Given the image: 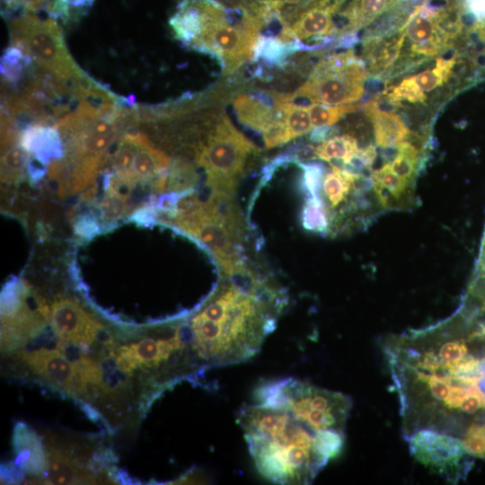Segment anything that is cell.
Wrapping results in <instances>:
<instances>
[{
  "instance_id": "cell-21",
  "label": "cell",
  "mask_w": 485,
  "mask_h": 485,
  "mask_svg": "<svg viewBox=\"0 0 485 485\" xmlns=\"http://www.w3.org/2000/svg\"><path fill=\"white\" fill-rule=\"evenodd\" d=\"M458 55V51L455 50L448 57H438L434 68L424 70L416 75L414 78L421 90L423 92H429L446 83L452 75V71L457 62Z\"/></svg>"
},
{
  "instance_id": "cell-5",
  "label": "cell",
  "mask_w": 485,
  "mask_h": 485,
  "mask_svg": "<svg viewBox=\"0 0 485 485\" xmlns=\"http://www.w3.org/2000/svg\"><path fill=\"white\" fill-rule=\"evenodd\" d=\"M367 75L366 61L352 50L331 54L314 66L290 99L304 98L326 105L352 103L362 98Z\"/></svg>"
},
{
  "instance_id": "cell-14",
  "label": "cell",
  "mask_w": 485,
  "mask_h": 485,
  "mask_svg": "<svg viewBox=\"0 0 485 485\" xmlns=\"http://www.w3.org/2000/svg\"><path fill=\"white\" fill-rule=\"evenodd\" d=\"M170 163V158L154 148L144 134L136 133V150L132 164L135 181L159 177Z\"/></svg>"
},
{
  "instance_id": "cell-28",
  "label": "cell",
  "mask_w": 485,
  "mask_h": 485,
  "mask_svg": "<svg viewBox=\"0 0 485 485\" xmlns=\"http://www.w3.org/2000/svg\"><path fill=\"white\" fill-rule=\"evenodd\" d=\"M169 187L172 190H183L196 181L194 168L184 161H175L170 171Z\"/></svg>"
},
{
  "instance_id": "cell-22",
  "label": "cell",
  "mask_w": 485,
  "mask_h": 485,
  "mask_svg": "<svg viewBox=\"0 0 485 485\" xmlns=\"http://www.w3.org/2000/svg\"><path fill=\"white\" fill-rule=\"evenodd\" d=\"M360 108V102L342 105H326L312 102L307 106L313 128L331 126L344 116L359 110Z\"/></svg>"
},
{
  "instance_id": "cell-24",
  "label": "cell",
  "mask_w": 485,
  "mask_h": 485,
  "mask_svg": "<svg viewBox=\"0 0 485 485\" xmlns=\"http://www.w3.org/2000/svg\"><path fill=\"white\" fill-rule=\"evenodd\" d=\"M329 210L320 197H308L301 213V221L307 231L326 234L329 229Z\"/></svg>"
},
{
  "instance_id": "cell-32",
  "label": "cell",
  "mask_w": 485,
  "mask_h": 485,
  "mask_svg": "<svg viewBox=\"0 0 485 485\" xmlns=\"http://www.w3.org/2000/svg\"><path fill=\"white\" fill-rule=\"evenodd\" d=\"M461 4L477 22H485V0H462Z\"/></svg>"
},
{
  "instance_id": "cell-19",
  "label": "cell",
  "mask_w": 485,
  "mask_h": 485,
  "mask_svg": "<svg viewBox=\"0 0 485 485\" xmlns=\"http://www.w3.org/2000/svg\"><path fill=\"white\" fill-rule=\"evenodd\" d=\"M33 60L21 48L10 45L1 57L2 84L13 87L18 84L33 65Z\"/></svg>"
},
{
  "instance_id": "cell-11",
  "label": "cell",
  "mask_w": 485,
  "mask_h": 485,
  "mask_svg": "<svg viewBox=\"0 0 485 485\" xmlns=\"http://www.w3.org/2000/svg\"><path fill=\"white\" fill-rule=\"evenodd\" d=\"M13 445L16 465L31 475L44 473L48 466L41 441L35 431L18 422L13 429Z\"/></svg>"
},
{
  "instance_id": "cell-6",
  "label": "cell",
  "mask_w": 485,
  "mask_h": 485,
  "mask_svg": "<svg viewBox=\"0 0 485 485\" xmlns=\"http://www.w3.org/2000/svg\"><path fill=\"white\" fill-rule=\"evenodd\" d=\"M404 438L414 459L446 481L463 480L473 463L462 441L451 435L421 428Z\"/></svg>"
},
{
  "instance_id": "cell-30",
  "label": "cell",
  "mask_w": 485,
  "mask_h": 485,
  "mask_svg": "<svg viewBox=\"0 0 485 485\" xmlns=\"http://www.w3.org/2000/svg\"><path fill=\"white\" fill-rule=\"evenodd\" d=\"M54 0H2L6 13H38L40 11L47 13L48 7Z\"/></svg>"
},
{
  "instance_id": "cell-12",
  "label": "cell",
  "mask_w": 485,
  "mask_h": 485,
  "mask_svg": "<svg viewBox=\"0 0 485 485\" xmlns=\"http://www.w3.org/2000/svg\"><path fill=\"white\" fill-rule=\"evenodd\" d=\"M20 144L41 163L62 158L64 146L56 126L35 123L20 134Z\"/></svg>"
},
{
  "instance_id": "cell-27",
  "label": "cell",
  "mask_w": 485,
  "mask_h": 485,
  "mask_svg": "<svg viewBox=\"0 0 485 485\" xmlns=\"http://www.w3.org/2000/svg\"><path fill=\"white\" fill-rule=\"evenodd\" d=\"M303 171L301 187L308 197H320L323 167L320 163H299Z\"/></svg>"
},
{
  "instance_id": "cell-18",
  "label": "cell",
  "mask_w": 485,
  "mask_h": 485,
  "mask_svg": "<svg viewBox=\"0 0 485 485\" xmlns=\"http://www.w3.org/2000/svg\"><path fill=\"white\" fill-rule=\"evenodd\" d=\"M279 106L283 121L291 140L313 130V126L307 106L293 102L289 94H281Z\"/></svg>"
},
{
  "instance_id": "cell-7",
  "label": "cell",
  "mask_w": 485,
  "mask_h": 485,
  "mask_svg": "<svg viewBox=\"0 0 485 485\" xmlns=\"http://www.w3.org/2000/svg\"><path fill=\"white\" fill-rule=\"evenodd\" d=\"M51 322L57 335L73 344L92 343L102 327L71 299H60L52 304Z\"/></svg>"
},
{
  "instance_id": "cell-9",
  "label": "cell",
  "mask_w": 485,
  "mask_h": 485,
  "mask_svg": "<svg viewBox=\"0 0 485 485\" xmlns=\"http://www.w3.org/2000/svg\"><path fill=\"white\" fill-rule=\"evenodd\" d=\"M280 96L278 93L240 94L234 101L236 117L244 126L263 133L279 116Z\"/></svg>"
},
{
  "instance_id": "cell-26",
  "label": "cell",
  "mask_w": 485,
  "mask_h": 485,
  "mask_svg": "<svg viewBox=\"0 0 485 485\" xmlns=\"http://www.w3.org/2000/svg\"><path fill=\"white\" fill-rule=\"evenodd\" d=\"M386 91L397 101H408L412 103L423 102L427 95L421 90L414 76L404 78L398 85L386 88Z\"/></svg>"
},
{
  "instance_id": "cell-17",
  "label": "cell",
  "mask_w": 485,
  "mask_h": 485,
  "mask_svg": "<svg viewBox=\"0 0 485 485\" xmlns=\"http://www.w3.org/2000/svg\"><path fill=\"white\" fill-rule=\"evenodd\" d=\"M357 139L350 135L334 136L313 147V157L329 163L340 161L346 165L358 151Z\"/></svg>"
},
{
  "instance_id": "cell-33",
  "label": "cell",
  "mask_w": 485,
  "mask_h": 485,
  "mask_svg": "<svg viewBox=\"0 0 485 485\" xmlns=\"http://www.w3.org/2000/svg\"><path fill=\"white\" fill-rule=\"evenodd\" d=\"M331 132L330 126L326 127H317L312 130L310 139L314 142H322L327 139L326 137Z\"/></svg>"
},
{
  "instance_id": "cell-20",
  "label": "cell",
  "mask_w": 485,
  "mask_h": 485,
  "mask_svg": "<svg viewBox=\"0 0 485 485\" xmlns=\"http://www.w3.org/2000/svg\"><path fill=\"white\" fill-rule=\"evenodd\" d=\"M421 150L410 141L405 140L397 146V153L390 163L392 171L411 183L419 169Z\"/></svg>"
},
{
  "instance_id": "cell-23",
  "label": "cell",
  "mask_w": 485,
  "mask_h": 485,
  "mask_svg": "<svg viewBox=\"0 0 485 485\" xmlns=\"http://www.w3.org/2000/svg\"><path fill=\"white\" fill-rule=\"evenodd\" d=\"M30 153L19 143L4 151L1 157V178L4 182L17 181L24 173Z\"/></svg>"
},
{
  "instance_id": "cell-25",
  "label": "cell",
  "mask_w": 485,
  "mask_h": 485,
  "mask_svg": "<svg viewBox=\"0 0 485 485\" xmlns=\"http://www.w3.org/2000/svg\"><path fill=\"white\" fill-rule=\"evenodd\" d=\"M48 461L49 476L54 483L76 482L78 475L76 468L66 456L53 451L49 454Z\"/></svg>"
},
{
  "instance_id": "cell-16",
  "label": "cell",
  "mask_w": 485,
  "mask_h": 485,
  "mask_svg": "<svg viewBox=\"0 0 485 485\" xmlns=\"http://www.w3.org/2000/svg\"><path fill=\"white\" fill-rule=\"evenodd\" d=\"M331 165V170L323 179L322 190L331 207H336L348 198L351 190L357 187L365 176L333 163Z\"/></svg>"
},
{
  "instance_id": "cell-10",
  "label": "cell",
  "mask_w": 485,
  "mask_h": 485,
  "mask_svg": "<svg viewBox=\"0 0 485 485\" xmlns=\"http://www.w3.org/2000/svg\"><path fill=\"white\" fill-rule=\"evenodd\" d=\"M24 358L38 374L63 388L77 391L84 386L73 363L58 349L41 348L25 354Z\"/></svg>"
},
{
  "instance_id": "cell-8",
  "label": "cell",
  "mask_w": 485,
  "mask_h": 485,
  "mask_svg": "<svg viewBox=\"0 0 485 485\" xmlns=\"http://www.w3.org/2000/svg\"><path fill=\"white\" fill-rule=\"evenodd\" d=\"M345 0H334L303 13L290 26L277 36L285 41L295 40H326L331 38L333 19Z\"/></svg>"
},
{
  "instance_id": "cell-31",
  "label": "cell",
  "mask_w": 485,
  "mask_h": 485,
  "mask_svg": "<svg viewBox=\"0 0 485 485\" xmlns=\"http://www.w3.org/2000/svg\"><path fill=\"white\" fill-rule=\"evenodd\" d=\"M140 363L133 344L118 349L117 366L122 372L130 373Z\"/></svg>"
},
{
  "instance_id": "cell-13",
  "label": "cell",
  "mask_w": 485,
  "mask_h": 485,
  "mask_svg": "<svg viewBox=\"0 0 485 485\" xmlns=\"http://www.w3.org/2000/svg\"><path fill=\"white\" fill-rule=\"evenodd\" d=\"M372 187L381 206L384 208L401 207V201L407 199L410 182L398 176L389 163L371 172Z\"/></svg>"
},
{
  "instance_id": "cell-15",
  "label": "cell",
  "mask_w": 485,
  "mask_h": 485,
  "mask_svg": "<svg viewBox=\"0 0 485 485\" xmlns=\"http://www.w3.org/2000/svg\"><path fill=\"white\" fill-rule=\"evenodd\" d=\"M373 123L375 143L382 148H392L408 139L410 130L400 116L380 111L369 118Z\"/></svg>"
},
{
  "instance_id": "cell-34",
  "label": "cell",
  "mask_w": 485,
  "mask_h": 485,
  "mask_svg": "<svg viewBox=\"0 0 485 485\" xmlns=\"http://www.w3.org/2000/svg\"><path fill=\"white\" fill-rule=\"evenodd\" d=\"M477 269L485 270V233H484L483 239H482L481 254H480V258H479V262L477 264Z\"/></svg>"
},
{
  "instance_id": "cell-2",
  "label": "cell",
  "mask_w": 485,
  "mask_h": 485,
  "mask_svg": "<svg viewBox=\"0 0 485 485\" xmlns=\"http://www.w3.org/2000/svg\"><path fill=\"white\" fill-rule=\"evenodd\" d=\"M285 304L284 291L251 274L242 282L220 284L190 321L191 348L203 369L254 357L276 328Z\"/></svg>"
},
{
  "instance_id": "cell-4",
  "label": "cell",
  "mask_w": 485,
  "mask_h": 485,
  "mask_svg": "<svg viewBox=\"0 0 485 485\" xmlns=\"http://www.w3.org/2000/svg\"><path fill=\"white\" fill-rule=\"evenodd\" d=\"M258 147L221 114L198 149L197 161L207 173L212 195L234 197L250 154Z\"/></svg>"
},
{
  "instance_id": "cell-1",
  "label": "cell",
  "mask_w": 485,
  "mask_h": 485,
  "mask_svg": "<svg viewBox=\"0 0 485 485\" xmlns=\"http://www.w3.org/2000/svg\"><path fill=\"white\" fill-rule=\"evenodd\" d=\"M351 407L342 392L287 377L260 384L237 422L264 479L304 485L340 454Z\"/></svg>"
},
{
  "instance_id": "cell-29",
  "label": "cell",
  "mask_w": 485,
  "mask_h": 485,
  "mask_svg": "<svg viewBox=\"0 0 485 485\" xmlns=\"http://www.w3.org/2000/svg\"><path fill=\"white\" fill-rule=\"evenodd\" d=\"M137 357L142 364L149 366H158L161 363L169 362L164 360L160 353L158 340L146 338L137 344H133Z\"/></svg>"
},
{
  "instance_id": "cell-3",
  "label": "cell",
  "mask_w": 485,
  "mask_h": 485,
  "mask_svg": "<svg viewBox=\"0 0 485 485\" xmlns=\"http://www.w3.org/2000/svg\"><path fill=\"white\" fill-rule=\"evenodd\" d=\"M11 45L37 66L79 89L95 84L70 55L56 19L23 13L8 20Z\"/></svg>"
}]
</instances>
